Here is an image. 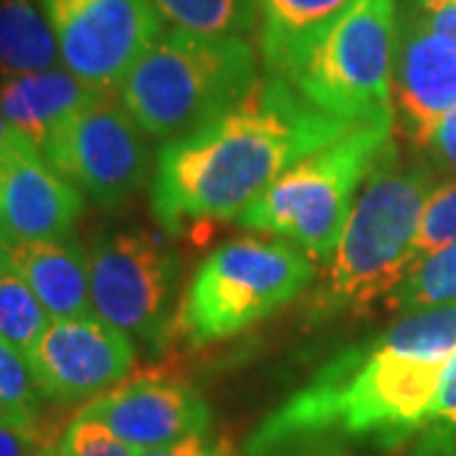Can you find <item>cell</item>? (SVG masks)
<instances>
[{
  "label": "cell",
  "instance_id": "cell-1",
  "mask_svg": "<svg viewBox=\"0 0 456 456\" xmlns=\"http://www.w3.org/2000/svg\"><path fill=\"white\" fill-rule=\"evenodd\" d=\"M456 353V302L350 347L261 421L244 456H380L431 426Z\"/></svg>",
  "mask_w": 456,
  "mask_h": 456
},
{
  "label": "cell",
  "instance_id": "cell-2",
  "mask_svg": "<svg viewBox=\"0 0 456 456\" xmlns=\"http://www.w3.org/2000/svg\"><path fill=\"white\" fill-rule=\"evenodd\" d=\"M347 127L269 74L216 122L165 142L150 191L152 216L173 236L239 218L292 165Z\"/></svg>",
  "mask_w": 456,
  "mask_h": 456
},
{
  "label": "cell",
  "instance_id": "cell-3",
  "mask_svg": "<svg viewBox=\"0 0 456 456\" xmlns=\"http://www.w3.org/2000/svg\"><path fill=\"white\" fill-rule=\"evenodd\" d=\"M434 188L428 165L401 160L395 142L386 150L360 188L340 244L327 261L325 279L307 299L305 317L310 322L388 299L413 264L421 213Z\"/></svg>",
  "mask_w": 456,
  "mask_h": 456
},
{
  "label": "cell",
  "instance_id": "cell-4",
  "mask_svg": "<svg viewBox=\"0 0 456 456\" xmlns=\"http://www.w3.org/2000/svg\"><path fill=\"white\" fill-rule=\"evenodd\" d=\"M256 84V56L244 38L167 28L132 64L117 97L147 137L173 142L233 110Z\"/></svg>",
  "mask_w": 456,
  "mask_h": 456
},
{
  "label": "cell",
  "instance_id": "cell-5",
  "mask_svg": "<svg viewBox=\"0 0 456 456\" xmlns=\"http://www.w3.org/2000/svg\"><path fill=\"white\" fill-rule=\"evenodd\" d=\"M395 117L358 122L305 160L292 165L236 221L302 248L312 261H330L360 188L393 145Z\"/></svg>",
  "mask_w": 456,
  "mask_h": 456
},
{
  "label": "cell",
  "instance_id": "cell-6",
  "mask_svg": "<svg viewBox=\"0 0 456 456\" xmlns=\"http://www.w3.org/2000/svg\"><path fill=\"white\" fill-rule=\"evenodd\" d=\"M317 261L287 241L236 239L198 266L180 299L173 335L206 347L254 327L305 292Z\"/></svg>",
  "mask_w": 456,
  "mask_h": 456
},
{
  "label": "cell",
  "instance_id": "cell-7",
  "mask_svg": "<svg viewBox=\"0 0 456 456\" xmlns=\"http://www.w3.org/2000/svg\"><path fill=\"white\" fill-rule=\"evenodd\" d=\"M398 0H362L287 82L314 110L358 125L393 114Z\"/></svg>",
  "mask_w": 456,
  "mask_h": 456
},
{
  "label": "cell",
  "instance_id": "cell-8",
  "mask_svg": "<svg viewBox=\"0 0 456 456\" xmlns=\"http://www.w3.org/2000/svg\"><path fill=\"white\" fill-rule=\"evenodd\" d=\"M94 314L160 353L173 338L180 259L152 231H107L86 248Z\"/></svg>",
  "mask_w": 456,
  "mask_h": 456
},
{
  "label": "cell",
  "instance_id": "cell-9",
  "mask_svg": "<svg viewBox=\"0 0 456 456\" xmlns=\"http://www.w3.org/2000/svg\"><path fill=\"white\" fill-rule=\"evenodd\" d=\"M41 155L102 208H117L142 191L150 170L147 132L117 92H97L51 134Z\"/></svg>",
  "mask_w": 456,
  "mask_h": 456
},
{
  "label": "cell",
  "instance_id": "cell-10",
  "mask_svg": "<svg viewBox=\"0 0 456 456\" xmlns=\"http://www.w3.org/2000/svg\"><path fill=\"white\" fill-rule=\"evenodd\" d=\"M61 61L84 84L117 92L145 49L163 33L152 0H38Z\"/></svg>",
  "mask_w": 456,
  "mask_h": 456
},
{
  "label": "cell",
  "instance_id": "cell-11",
  "mask_svg": "<svg viewBox=\"0 0 456 456\" xmlns=\"http://www.w3.org/2000/svg\"><path fill=\"white\" fill-rule=\"evenodd\" d=\"M31 370L53 403H89L130 378L134 342L97 314L51 320L26 353Z\"/></svg>",
  "mask_w": 456,
  "mask_h": 456
},
{
  "label": "cell",
  "instance_id": "cell-12",
  "mask_svg": "<svg viewBox=\"0 0 456 456\" xmlns=\"http://www.w3.org/2000/svg\"><path fill=\"white\" fill-rule=\"evenodd\" d=\"M79 416L104 424L134 452L170 446L206 434L211 426L208 403L196 386L165 370H140L125 378L84 403Z\"/></svg>",
  "mask_w": 456,
  "mask_h": 456
},
{
  "label": "cell",
  "instance_id": "cell-13",
  "mask_svg": "<svg viewBox=\"0 0 456 456\" xmlns=\"http://www.w3.org/2000/svg\"><path fill=\"white\" fill-rule=\"evenodd\" d=\"M84 213V196L23 137L0 152V231L3 241L71 239Z\"/></svg>",
  "mask_w": 456,
  "mask_h": 456
},
{
  "label": "cell",
  "instance_id": "cell-14",
  "mask_svg": "<svg viewBox=\"0 0 456 456\" xmlns=\"http://www.w3.org/2000/svg\"><path fill=\"white\" fill-rule=\"evenodd\" d=\"M456 107V49L426 28L406 5L398 16L393 114L413 145L426 147L434 127Z\"/></svg>",
  "mask_w": 456,
  "mask_h": 456
},
{
  "label": "cell",
  "instance_id": "cell-15",
  "mask_svg": "<svg viewBox=\"0 0 456 456\" xmlns=\"http://www.w3.org/2000/svg\"><path fill=\"white\" fill-rule=\"evenodd\" d=\"M3 254L26 279L51 320L94 314L89 259L74 236L53 241H3Z\"/></svg>",
  "mask_w": 456,
  "mask_h": 456
},
{
  "label": "cell",
  "instance_id": "cell-16",
  "mask_svg": "<svg viewBox=\"0 0 456 456\" xmlns=\"http://www.w3.org/2000/svg\"><path fill=\"white\" fill-rule=\"evenodd\" d=\"M362 0H256L259 46L272 77L289 79L314 46Z\"/></svg>",
  "mask_w": 456,
  "mask_h": 456
},
{
  "label": "cell",
  "instance_id": "cell-17",
  "mask_svg": "<svg viewBox=\"0 0 456 456\" xmlns=\"http://www.w3.org/2000/svg\"><path fill=\"white\" fill-rule=\"evenodd\" d=\"M97 92L102 89L84 84L71 71L49 69L0 82V110L18 137L41 150L51 134L92 102Z\"/></svg>",
  "mask_w": 456,
  "mask_h": 456
},
{
  "label": "cell",
  "instance_id": "cell-18",
  "mask_svg": "<svg viewBox=\"0 0 456 456\" xmlns=\"http://www.w3.org/2000/svg\"><path fill=\"white\" fill-rule=\"evenodd\" d=\"M59 44L33 0H0V82L59 69Z\"/></svg>",
  "mask_w": 456,
  "mask_h": 456
},
{
  "label": "cell",
  "instance_id": "cell-19",
  "mask_svg": "<svg viewBox=\"0 0 456 456\" xmlns=\"http://www.w3.org/2000/svg\"><path fill=\"white\" fill-rule=\"evenodd\" d=\"M173 28L244 38L256 23V0H152Z\"/></svg>",
  "mask_w": 456,
  "mask_h": 456
},
{
  "label": "cell",
  "instance_id": "cell-20",
  "mask_svg": "<svg viewBox=\"0 0 456 456\" xmlns=\"http://www.w3.org/2000/svg\"><path fill=\"white\" fill-rule=\"evenodd\" d=\"M456 302V241L413 264L388 294V310L421 312Z\"/></svg>",
  "mask_w": 456,
  "mask_h": 456
},
{
  "label": "cell",
  "instance_id": "cell-21",
  "mask_svg": "<svg viewBox=\"0 0 456 456\" xmlns=\"http://www.w3.org/2000/svg\"><path fill=\"white\" fill-rule=\"evenodd\" d=\"M51 317L0 246V338L28 353Z\"/></svg>",
  "mask_w": 456,
  "mask_h": 456
},
{
  "label": "cell",
  "instance_id": "cell-22",
  "mask_svg": "<svg viewBox=\"0 0 456 456\" xmlns=\"http://www.w3.org/2000/svg\"><path fill=\"white\" fill-rule=\"evenodd\" d=\"M46 395L31 370L23 350L0 338V419L20 424H46L44 421Z\"/></svg>",
  "mask_w": 456,
  "mask_h": 456
},
{
  "label": "cell",
  "instance_id": "cell-23",
  "mask_svg": "<svg viewBox=\"0 0 456 456\" xmlns=\"http://www.w3.org/2000/svg\"><path fill=\"white\" fill-rule=\"evenodd\" d=\"M456 241V180L441 183L426 200L419 236L413 246V264L436 254L444 246ZM411 264V266H413Z\"/></svg>",
  "mask_w": 456,
  "mask_h": 456
},
{
  "label": "cell",
  "instance_id": "cell-24",
  "mask_svg": "<svg viewBox=\"0 0 456 456\" xmlns=\"http://www.w3.org/2000/svg\"><path fill=\"white\" fill-rule=\"evenodd\" d=\"M59 446L64 456H134L132 446L117 439L107 426L86 416H77L66 426Z\"/></svg>",
  "mask_w": 456,
  "mask_h": 456
},
{
  "label": "cell",
  "instance_id": "cell-25",
  "mask_svg": "<svg viewBox=\"0 0 456 456\" xmlns=\"http://www.w3.org/2000/svg\"><path fill=\"white\" fill-rule=\"evenodd\" d=\"M51 441L49 424H20L11 419H0V456H36Z\"/></svg>",
  "mask_w": 456,
  "mask_h": 456
},
{
  "label": "cell",
  "instance_id": "cell-26",
  "mask_svg": "<svg viewBox=\"0 0 456 456\" xmlns=\"http://www.w3.org/2000/svg\"><path fill=\"white\" fill-rule=\"evenodd\" d=\"M411 8L426 28L456 49V0H411Z\"/></svg>",
  "mask_w": 456,
  "mask_h": 456
},
{
  "label": "cell",
  "instance_id": "cell-27",
  "mask_svg": "<svg viewBox=\"0 0 456 456\" xmlns=\"http://www.w3.org/2000/svg\"><path fill=\"white\" fill-rule=\"evenodd\" d=\"M424 150L431 155V163L436 167L446 173H456V107L449 114H444V119L434 127Z\"/></svg>",
  "mask_w": 456,
  "mask_h": 456
},
{
  "label": "cell",
  "instance_id": "cell-28",
  "mask_svg": "<svg viewBox=\"0 0 456 456\" xmlns=\"http://www.w3.org/2000/svg\"><path fill=\"white\" fill-rule=\"evenodd\" d=\"M431 424L441 426L446 434L456 436V353L454 358L449 360V365L444 370V378H441Z\"/></svg>",
  "mask_w": 456,
  "mask_h": 456
},
{
  "label": "cell",
  "instance_id": "cell-29",
  "mask_svg": "<svg viewBox=\"0 0 456 456\" xmlns=\"http://www.w3.org/2000/svg\"><path fill=\"white\" fill-rule=\"evenodd\" d=\"M134 456H213V449L206 446L203 434H196V436H185V439L175 441V444H170V446L134 452Z\"/></svg>",
  "mask_w": 456,
  "mask_h": 456
},
{
  "label": "cell",
  "instance_id": "cell-30",
  "mask_svg": "<svg viewBox=\"0 0 456 456\" xmlns=\"http://www.w3.org/2000/svg\"><path fill=\"white\" fill-rule=\"evenodd\" d=\"M13 137H16V132L8 127V122H5V114H3V110H0V152L8 147V142H11Z\"/></svg>",
  "mask_w": 456,
  "mask_h": 456
},
{
  "label": "cell",
  "instance_id": "cell-31",
  "mask_svg": "<svg viewBox=\"0 0 456 456\" xmlns=\"http://www.w3.org/2000/svg\"><path fill=\"white\" fill-rule=\"evenodd\" d=\"M213 456H239V452H236V446L231 441L221 439L216 444V449H213Z\"/></svg>",
  "mask_w": 456,
  "mask_h": 456
},
{
  "label": "cell",
  "instance_id": "cell-32",
  "mask_svg": "<svg viewBox=\"0 0 456 456\" xmlns=\"http://www.w3.org/2000/svg\"><path fill=\"white\" fill-rule=\"evenodd\" d=\"M36 456H64V452H61V446H56V444H46L44 449L36 452Z\"/></svg>",
  "mask_w": 456,
  "mask_h": 456
},
{
  "label": "cell",
  "instance_id": "cell-33",
  "mask_svg": "<svg viewBox=\"0 0 456 456\" xmlns=\"http://www.w3.org/2000/svg\"><path fill=\"white\" fill-rule=\"evenodd\" d=\"M0 246H3V231H0Z\"/></svg>",
  "mask_w": 456,
  "mask_h": 456
}]
</instances>
